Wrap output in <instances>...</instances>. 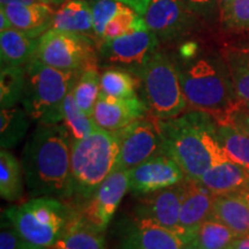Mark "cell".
Here are the masks:
<instances>
[{
  "label": "cell",
  "mask_w": 249,
  "mask_h": 249,
  "mask_svg": "<svg viewBox=\"0 0 249 249\" xmlns=\"http://www.w3.org/2000/svg\"><path fill=\"white\" fill-rule=\"evenodd\" d=\"M71 138L64 124H37L22 152L24 181L33 197L67 202L71 182Z\"/></svg>",
  "instance_id": "obj_1"
},
{
  "label": "cell",
  "mask_w": 249,
  "mask_h": 249,
  "mask_svg": "<svg viewBox=\"0 0 249 249\" xmlns=\"http://www.w3.org/2000/svg\"><path fill=\"white\" fill-rule=\"evenodd\" d=\"M163 151L181 167L187 179L200 180L214 164L230 160L218 140L217 121L200 110L157 119Z\"/></svg>",
  "instance_id": "obj_2"
},
{
  "label": "cell",
  "mask_w": 249,
  "mask_h": 249,
  "mask_svg": "<svg viewBox=\"0 0 249 249\" xmlns=\"http://www.w3.org/2000/svg\"><path fill=\"white\" fill-rule=\"evenodd\" d=\"M120 140L117 132L98 127L90 135L71 143L70 194L66 203L79 208L101 183L117 170Z\"/></svg>",
  "instance_id": "obj_3"
},
{
  "label": "cell",
  "mask_w": 249,
  "mask_h": 249,
  "mask_svg": "<svg viewBox=\"0 0 249 249\" xmlns=\"http://www.w3.org/2000/svg\"><path fill=\"white\" fill-rule=\"evenodd\" d=\"M183 60L177 67L189 107L213 117L238 101L226 61L196 55Z\"/></svg>",
  "instance_id": "obj_4"
},
{
  "label": "cell",
  "mask_w": 249,
  "mask_h": 249,
  "mask_svg": "<svg viewBox=\"0 0 249 249\" xmlns=\"http://www.w3.org/2000/svg\"><path fill=\"white\" fill-rule=\"evenodd\" d=\"M26 85L21 104L37 124H62L65 98L82 71H61L34 58L26 65Z\"/></svg>",
  "instance_id": "obj_5"
},
{
  "label": "cell",
  "mask_w": 249,
  "mask_h": 249,
  "mask_svg": "<svg viewBox=\"0 0 249 249\" xmlns=\"http://www.w3.org/2000/svg\"><path fill=\"white\" fill-rule=\"evenodd\" d=\"M5 213L31 248L50 249L64 233L73 208L59 198L33 197Z\"/></svg>",
  "instance_id": "obj_6"
},
{
  "label": "cell",
  "mask_w": 249,
  "mask_h": 249,
  "mask_svg": "<svg viewBox=\"0 0 249 249\" xmlns=\"http://www.w3.org/2000/svg\"><path fill=\"white\" fill-rule=\"evenodd\" d=\"M149 114L170 119L183 113L188 103L183 95L177 64L169 55L156 51L138 75Z\"/></svg>",
  "instance_id": "obj_7"
},
{
  "label": "cell",
  "mask_w": 249,
  "mask_h": 249,
  "mask_svg": "<svg viewBox=\"0 0 249 249\" xmlns=\"http://www.w3.org/2000/svg\"><path fill=\"white\" fill-rule=\"evenodd\" d=\"M97 40L88 35L49 29L39 37L35 58L61 71H83L97 66Z\"/></svg>",
  "instance_id": "obj_8"
},
{
  "label": "cell",
  "mask_w": 249,
  "mask_h": 249,
  "mask_svg": "<svg viewBox=\"0 0 249 249\" xmlns=\"http://www.w3.org/2000/svg\"><path fill=\"white\" fill-rule=\"evenodd\" d=\"M160 39L149 29L135 31L113 39L102 40L98 53L110 66L124 68L134 75L142 70L158 50Z\"/></svg>",
  "instance_id": "obj_9"
},
{
  "label": "cell",
  "mask_w": 249,
  "mask_h": 249,
  "mask_svg": "<svg viewBox=\"0 0 249 249\" xmlns=\"http://www.w3.org/2000/svg\"><path fill=\"white\" fill-rule=\"evenodd\" d=\"M129 191V170L113 171L95 193L74 211L83 222L105 232L124 196Z\"/></svg>",
  "instance_id": "obj_10"
},
{
  "label": "cell",
  "mask_w": 249,
  "mask_h": 249,
  "mask_svg": "<svg viewBox=\"0 0 249 249\" xmlns=\"http://www.w3.org/2000/svg\"><path fill=\"white\" fill-rule=\"evenodd\" d=\"M117 133L120 140L117 170H132L149 158L164 152L157 119L150 114Z\"/></svg>",
  "instance_id": "obj_11"
},
{
  "label": "cell",
  "mask_w": 249,
  "mask_h": 249,
  "mask_svg": "<svg viewBox=\"0 0 249 249\" xmlns=\"http://www.w3.org/2000/svg\"><path fill=\"white\" fill-rule=\"evenodd\" d=\"M187 179L179 164L161 152L129 170V192L145 195L181 183Z\"/></svg>",
  "instance_id": "obj_12"
},
{
  "label": "cell",
  "mask_w": 249,
  "mask_h": 249,
  "mask_svg": "<svg viewBox=\"0 0 249 249\" xmlns=\"http://www.w3.org/2000/svg\"><path fill=\"white\" fill-rule=\"evenodd\" d=\"M192 12L182 0H151L143 18L158 39L172 40L189 30Z\"/></svg>",
  "instance_id": "obj_13"
},
{
  "label": "cell",
  "mask_w": 249,
  "mask_h": 249,
  "mask_svg": "<svg viewBox=\"0 0 249 249\" xmlns=\"http://www.w3.org/2000/svg\"><path fill=\"white\" fill-rule=\"evenodd\" d=\"M181 191L179 224L182 236L187 241H191L194 239L198 227L213 216L216 195L213 194L202 182L192 179L183 180Z\"/></svg>",
  "instance_id": "obj_14"
},
{
  "label": "cell",
  "mask_w": 249,
  "mask_h": 249,
  "mask_svg": "<svg viewBox=\"0 0 249 249\" xmlns=\"http://www.w3.org/2000/svg\"><path fill=\"white\" fill-rule=\"evenodd\" d=\"M141 196L143 197L136 204L134 217L149 219L182 236L179 224L182 197L181 183Z\"/></svg>",
  "instance_id": "obj_15"
},
{
  "label": "cell",
  "mask_w": 249,
  "mask_h": 249,
  "mask_svg": "<svg viewBox=\"0 0 249 249\" xmlns=\"http://www.w3.org/2000/svg\"><path fill=\"white\" fill-rule=\"evenodd\" d=\"M186 242L183 236L172 230L134 217L124 229L121 249H181Z\"/></svg>",
  "instance_id": "obj_16"
},
{
  "label": "cell",
  "mask_w": 249,
  "mask_h": 249,
  "mask_svg": "<svg viewBox=\"0 0 249 249\" xmlns=\"http://www.w3.org/2000/svg\"><path fill=\"white\" fill-rule=\"evenodd\" d=\"M148 114L147 104L139 96L132 98H116L101 93L92 118L101 128L118 132Z\"/></svg>",
  "instance_id": "obj_17"
},
{
  "label": "cell",
  "mask_w": 249,
  "mask_h": 249,
  "mask_svg": "<svg viewBox=\"0 0 249 249\" xmlns=\"http://www.w3.org/2000/svg\"><path fill=\"white\" fill-rule=\"evenodd\" d=\"M198 181L214 195L239 194L249 188V170L227 160L213 165Z\"/></svg>",
  "instance_id": "obj_18"
},
{
  "label": "cell",
  "mask_w": 249,
  "mask_h": 249,
  "mask_svg": "<svg viewBox=\"0 0 249 249\" xmlns=\"http://www.w3.org/2000/svg\"><path fill=\"white\" fill-rule=\"evenodd\" d=\"M15 29L23 31L34 38H39L51 29L54 12L44 2L36 4L1 5Z\"/></svg>",
  "instance_id": "obj_19"
},
{
  "label": "cell",
  "mask_w": 249,
  "mask_h": 249,
  "mask_svg": "<svg viewBox=\"0 0 249 249\" xmlns=\"http://www.w3.org/2000/svg\"><path fill=\"white\" fill-rule=\"evenodd\" d=\"M39 38H34L15 28L0 31L1 67L26 66L35 58Z\"/></svg>",
  "instance_id": "obj_20"
},
{
  "label": "cell",
  "mask_w": 249,
  "mask_h": 249,
  "mask_svg": "<svg viewBox=\"0 0 249 249\" xmlns=\"http://www.w3.org/2000/svg\"><path fill=\"white\" fill-rule=\"evenodd\" d=\"M51 29L82 34L95 38L90 1L68 0L64 2L53 15Z\"/></svg>",
  "instance_id": "obj_21"
},
{
  "label": "cell",
  "mask_w": 249,
  "mask_h": 249,
  "mask_svg": "<svg viewBox=\"0 0 249 249\" xmlns=\"http://www.w3.org/2000/svg\"><path fill=\"white\" fill-rule=\"evenodd\" d=\"M50 249H105L104 232L83 222L73 209L64 233Z\"/></svg>",
  "instance_id": "obj_22"
},
{
  "label": "cell",
  "mask_w": 249,
  "mask_h": 249,
  "mask_svg": "<svg viewBox=\"0 0 249 249\" xmlns=\"http://www.w3.org/2000/svg\"><path fill=\"white\" fill-rule=\"evenodd\" d=\"M213 217L229 226L238 236L249 235V204L239 194L216 195Z\"/></svg>",
  "instance_id": "obj_23"
},
{
  "label": "cell",
  "mask_w": 249,
  "mask_h": 249,
  "mask_svg": "<svg viewBox=\"0 0 249 249\" xmlns=\"http://www.w3.org/2000/svg\"><path fill=\"white\" fill-rule=\"evenodd\" d=\"M31 119L22 107L1 108L0 112V147L8 149L15 147L26 136Z\"/></svg>",
  "instance_id": "obj_24"
},
{
  "label": "cell",
  "mask_w": 249,
  "mask_h": 249,
  "mask_svg": "<svg viewBox=\"0 0 249 249\" xmlns=\"http://www.w3.org/2000/svg\"><path fill=\"white\" fill-rule=\"evenodd\" d=\"M23 169L17 157L6 149L0 151V195L8 202L23 196Z\"/></svg>",
  "instance_id": "obj_25"
},
{
  "label": "cell",
  "mask_w": 249,
  "mask_h": 249,
  "mask_svg": "<svg viewBox=\"0 0 249 249\" xmlns=\"http://www.w3.org/2000/svg\"><path fill=\"white\" fill-rule=\"evenodd\" d=\"M140 86L139 77L124 68L111 67L101 74V93L110 97H136Z\"/></svg>",
  "instance_id": "obj_26"
},
{
  "label": "cell",
  "mask_w": 249,
  "mask_h": 249,
  "mask_svg": "<svg viewBox=\"0 0 249 249\" xmlns=\"http://www.w3.org/2000/svg\"><path fill=\"white\" fill-rule=\"evenodd\" d=\"M236 238L229 226L211 216L198 227L193 240L201 249H231Z\"/></svg>",
  "instance_id": "obj_27"
},
{
  "label": "cell",
  "mask_w": 249,
  "mask_h": 249,
  "mask_svg": "<svg viewBox=\"0 0 249 249\" xmlns=\"http://www.w3.org/2000/svg\"><path fill=\"white\" fill-rule=\"evenodd\" d=\"M76 104L87 116L92 117L96 103L101 95V75L97 66L86 68L80 74L79 80L73 88Z\"/></svg>",
  "instance_id": "obj_28"
},
{
  "label": "cell",
  "mask_w": 249,
  "mask_h": 249,
  "mask_svg": "<svg viewBox=\"0 0 249 249\" xmlns=\"http://www.w3.org/2000/svg\"><path fill=\"white\" fill-rule=\"evenodd\" d=\"M62 124L70 133L71 141L85 139L96 128H98L93 118L87 116L76 104L73 90L65 98L64 107H62Z\"/></svg>",
  "instance_id": "obj_29"
},
{
  "label": "cell",
  "mask_w": 249,
  "mask_h": 249,
  "mask_svg": "<svg viewBox=\"0 0 249 249\" xmlns=\"http://www.w3.org/2000/svg\"><path fill=\"white\" fill-rule=\"evenodd\" d=\"M218 140L230 160L249 170V138L227 124H217Z\"/></svg>",
  "instance_id": "obj_30"
},
{
  "label": "cell",
  "mask_w": 249,
  "mask_h": 249,
  "mask_svg": "<svg viewBox=\"0 0 249 249\" xmlns=\"http://www.w3.org/2000/svg\"><path fill=\"white\" fill-rule=\"evenodd\" d=\"M234 91L239 99L249 104V50H229L225 55Z\"/></svg>",
  "instance_id": "obj_31"
},
{
  "label": "cell",
  "mask_w": 249,
  "mask_h": 249,
  "mask_svg": "<svg viewBox=\"0 0 249 249\" xmlns=\"http://www.w3.org/2000/svg\"><path fill=\"white\" fill-rule=\"evenodd\" d=\"M26 85V67H1L0 71V107H12L21 102Z\"/></svg>",
  "instance_id": "obj_32"
},
{
  "label": "cell",
  "mask_w": 249,
  "mask_h": 249,
  "mask_svg": "<svg viewBox=\"0 0 249 249\" xmlns=\"http://www.w3.org/2000/svg\"><path fill=\"white\" fill-rule=\"evenodd\" d=\"M143 29H148L144 18L139 13H136L133 8H128L127 11L121 12L117 17H114L107 23L102 40L113 39L117 38V37L135 33V31Z\"/></svg>",
  "instance_id": "obj_33"
},
{
  "label": "cell",
  "mask_w": 249,
  "mask_h": 249,
  "mask_svg": "<svg viewBox=\"0 0 249 249\" xmlns=\"http://www.w3.org/2000/svg\"><path fill=\"white\" fill-rule=\"evenodd\" d=\"M92 11V20H93V34L97 43L103 39L105 28L107 23L117 17L121 12L127 11L130 8L124 2L118 1V0H92L90 1Z\"/></svg>",
  "instance_id": "obj_34"
},
{
  "label": "cell",
  "mask_w": 249,
  "mask_h": 249,
  "mask_svg": "<svg viewBox=\"0 0 249 249\" xmlns=\"http://www.w3.org/2000/svg\"><path fill=\"white\" fill-rule=\"evenodd\" d=\"M220 20L229 29H249V0H232L220 8Z\"/></svg>",
  "instance_id": "obj_35"
},
{
  "label": "cell",
  "mask_w": 249,
  "mask_h": 249,
  "mask_svg": "<svg viewBox=\"0 0 249 249\" xmlns=\"http://www.w3.org/2000/svg\"><path fill=\"white\" fill-rule=\"evenodd\" d=\"M217 124H227L241 130L249 138V108L241 99L235 101L222 113L213 116Z\"/></svg>",
  "instance_id": "obj_36"
},
{
  "label": "cell",
  "mask_w": 249,
  "mask_h": 249,
  "mask_svg": "<svg viewBox=\"0 0 249 249\" xmlns=\"http://www.w3.org/2000/svg\"><path fill=\"white\" fill-rule=\"evenodd\" d=\"M0 249H34L31 248L15 229L12 220L2 213L0 231Z\"/></svg>",
  "instance_id": "obj_37"
},
{
  "label": "cell",
  "mask_w": 249,
  "mask_h": 249,
  "mask_svg": "<svg viewBox=\"0 0 249 249\" xmlns=\"http://www.w3.org/2000/svg\"><path fill=\"white\" fill-rule=\"evenodd\" d=\"M118 1H121L127 6H129L136 13H139L143 17L145 12H147V8L151 0H118Z\"/></svg>",
  "instance_id": "obj_38"
},
{
  "label": "cell",
  "mask_w": 249,
  "mask_h": 249,
  "mask_svg": "<svg viewBox=\"0 0 249 249\" xmlns=\"http://www.w3.org/2000/svg\"><path fill=\"white\" fill-rule=\"evenodd\" d=\"M185 4L188 6L192 11L195 12H203L208 9L211 5L214 4L217 0H182Z\"/></svg>",
  "instance_id": "obj_39"
},
{
  "label": "cell",
  "mask_w": 249,
  "mask_h": 249,
  "mask_svg": "<svg viewBox=\"0 0 249 249\" xmlns=\"http://www.w3.org/2000/svg\"><path fill=\"white\" fill-rule=\"evenodd\" d=\"M231 249H249V235H241L235 239Z\"/></svg>",
  "instance_id": "obj_40"
},
{
  "label": "cell",
  "mask_w": 249,
  "mask_h": 249,
  "mask_svg": "<svg viewBox=\"0 0 249 249\" xmlns=\"http://www.w3.org/2000/svg\"><path fill=\"white\" fill-rule=\"evenodd\" d=\"M11 28H13V26H12L8 15L6 14L4 8L0 7V31L11 29Z\"/></svg>",
  "instance_id": "obj_41"
},
{
  "label": "cell",
  "mask_w": 249,
  "mask_h": 249,
  "mask_svg": "<svg viewBox=\"0 0 249 249\" xmlns=\"http://www.w3.org/2000/svg\"><path fill=\"white\" fill-rule=\"evenodd\" d=\"M36 2H42L40 0H0L1 5H15V4H36Z\"/></svg>",
  "instance_id": "obj_42"
},
{
  "label": "cell",
  "mask_w": 249,
  "mask_h": 249,
  "mask_svg": "<svg viewBox=\"0 0 249 249\" xmlns=\"http://www.w3.org/2000/svg\"><path fill=\"white\" fill-rule=\"evenodd\" d=\"M42 2L48 5H54V6H61L64 2H66V0H40Z\"/></svg>",
  "instance_id": "obj_43"
},
{
  "label": "cell",
  "mask_w": 249,
  "mask_h": 249,
  "mask_svg": "<svg viewBox=\"0 0 249 249\" xmlns=\"http://www.w3.org/2000/svg\"><path fill=\"white\" fill-rule=\"evenodd\" d=\"M181 249H201V248L196 245V242L194 240H191V241H187Z\"/></svg>",
  "instance_id": "obj_44"
},
{
  "label": "cell",
  "mask_w": 249,
  "mask_h": 249,
  "mask_svg": "<svg viewBox=\"0 0 249 249\" xmlns=\"http://www.w3.org/2000/svg\"><path fill=\"white\" fill-rule=\"evenodd\" d=\"M239 195L242 196V197H244L246 200V202H247V203L249 204V188L245 189V191H242L241 193H239Z\"/></svg>",
  "instance_id": "obj_45"
},
{
  "label": "cell",
  "mask_w": 249,
  "mask_h": 249,
  "mask_svg": "<svg viewBox=\"0 0 249 249\" xmlns=\"http://www.w3.org/2000/svg\"><path fill=\"white\" fill-rule=\"evenodd\" d=\"M232 0H217L218 5H219V8H223L224 6H226L229 2H231Z\"/></svg>",
  "instance_id": "obj_46"
},
{
  "label": "cell",
  "mask_w": 249,
  "mask_h": 249,
  "mask_svg": "<svg viewBox=\"0 0 249 249\" xmlns=\"http://www.w3.org/2000/svg\"><path fill=\"white\" fill-rule=\"evenodd\" d=\"M247 107H248V108H249V104H247Z\"/></svg>",
  "instance_id": "obj_47"
},
{
  "label": "cell",
  "mask_w": 249,
  "mask_h": 249,
  "mask_svg": "<svg viewBox=\"0 0 249 249\" xmlns=\"http://www.w3.org/2000/svg\"><path fill=\"white\" fill-rule=\"evenodd\" d=\"M246 49H247V50H249V46H248V48H246Z\"/></svg>",
  "instance_id": "obj_48"
}]
</instances>
